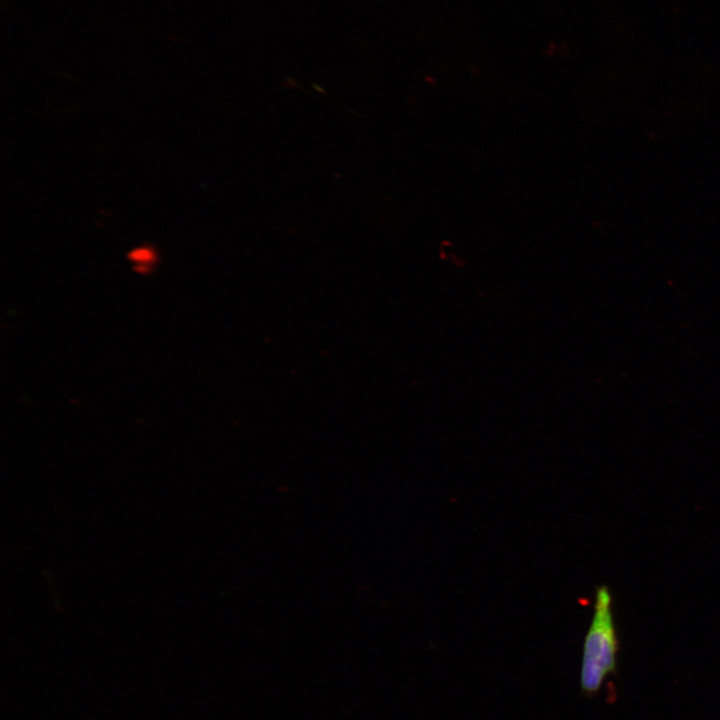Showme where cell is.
<instances>
[{"instance_id": "6da1fadb", "label": "cell", "mask_w": 720, "mask_h": 720, "mask_svg": "<svg viewBox=\"0 0 720 720\" xmlns=\"http://www.w3.org/2000/svg\"><path fill=\"white\" fill-rule=\"evenodd\" d=\"M618 650L613 598L609 588L602 585L596 589L593 616L583 642L579 676L583 695L597 694L606 678L617 672Z\"/></svg>"}, {"instance_id": "7a4b0ae2", "label": "cell", "mask_w": 720, "mask_h": 720, "mask_svg": "<svg viewBox=\"0 0 720 720\" xmlns=\"http://www.w3.org/2000/svg\"><path fill=\"white\" fill-rule=\"evenodd\" d=\"M130 258L134 261H140L141 263H145L151 258V254L145 249H137L130 255Z\"/></svg>"}]
</instances>
